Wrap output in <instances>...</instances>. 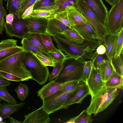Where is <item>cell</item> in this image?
Listing matches in <instances>:
<instances>
[{
	"label": "cell",
	"instance_id": "6da1fadb",
	"mask_svg": "<svg viewBox=\"0 0 123 123\" xmlns=\"http://www.w3.org/2000/svg\"><path fill=\"white\" fill-rule=\"evenodd\" d=\"M52 37L58 49L64 52L68 57L75 59L90 60L93 53L100 45L98 41L92 38L84 39L82 43H75L64 33L56 34Z\"/></svg>",
	"mask_w": 123,
	"mask_h": 123
},
{
	"label": "cell",
	"instance_id": "4fadbf2b",
	"mask_svg": "<svg viewBox=\"0 0 123 123\" xmlns=\"http://www.w3.org/2000/svg\"><path fill=\"white\" fill-rule=\"evenodd\" d=\"M83 0L94 12L102 23L105 25L108 11L102 0Z\"/></svg>",
	"mask_w": 123,
	"mask_h": 123
},
{
	"label": "cell",
	"instance_id": "8d00e7d4",
	"mask_svg": "<svg viewBox=\"0 0 123 123\" xmlns=\"http://www.w3.org/2000/svg\"><path fill=\"white\" fill-rule=\"evenodd\" d=\"M55 14L50 11H43L39 9L33 10L30 15V17H37L45 18L49 19L54 18Z\"/></svg>",
	"mask_w": 123,
	"mask_h": 123
},
{
	"label": "cell",
	"instance_id": "603a6c76",
	"mask_svg": "<svg viewBox=\"0 0 123 123\" xmlns=\"http://www.w3.org/2000/svg\"><path fill=\"white\" fill-rule=\"evenodd\" d=\"M77 0H55L52 6L51 12L55 14L66 10L68 6H74L76 7Z\"/></svg>",
	"mask_w": 123,
	"mask_h": 123
},
{
	"label": "cell",
	"instance_id": "7dc6e473",
	"mask_svg": "<svg viewBox=\"0 0 123 123\" xmlns=\"http://www.w3.org/2000/svg\"><path fill=\"white\" fill-rule=\"evenodd\" d=\"M63 62H56L53 70L49 77L48 79L49 81H51L57 76L62 68Z\"/></svg>",
	"mask_w": 123,
	"mask_h": 123
},
{
	"label": "cell",
	"instance_id": "52a82bcc",
	"mask_svg": "<svg viewBox=\"0 0 123 123\" xmlns=\"http://www.w3.org/2000/svg\"><path fill=\"white\" fill-rule=\"evenodd\" d=\"M78 86L71 91L62 94L59 91L53 94L43 98L42 99V106L49 114L60 110L63 104L75 91Z\"/></svg>",
	"mask_w": 123,
	"mask_h": 123
},
{
	"label": "cell",
	"instance_id": "f907efd6",
	"mask_svg": "<svg viewBox=\"0 0 123 123\" xmlns=\"http://www.w3.org/2000/svg\"><path fill=\"white\" fill-rule=\"evenodd\" d=\"M96 51L98 54L102 55L105 53L106 49L104 46L103 44H101L98 46Z\"/></svg>",
	"mask_w": 123,
	"mask_h": 123
},
{
	"label": "cell",
	"instance_id": "9f6ffc18",
	"mask_svg": "<svg viewBox=\"0 0 123 123\" xmlns=\"http://www.w3.org/2000/svg\"><path fill=\"white\" fill-rule=\"evenodd\" d=\"M3 119L2 117L0 116V123H6V122H3Z\"/></svg>",
	"mask_w": 123,
	"mask_h": 123
},
{
	"label": "cell",
	"instance_id": "e575fe53",
	"mask_svg": "<svg viewBox=\"0 0 123 123\" xmlns=\"http://www.w3.org/2000/svg\"><path fill=\"white\" fill-rule=\"evenodd\" d=\"M90 60L92 66L95 68H98L101 63L108 60L105 53L102 55L99 54L96 51L93 53Z\"/></svg>",
	"mask_w": 123,
	"mask_h": 123
},
{
	"label": "cell",
	"instance_id": "ab89813d",
	"mask_svg": "<svg viewBox=\"0 0 123 123\" xmlns=\"http://www.w3.org/2000/svg\"><path fill=\"white\" fill-rule=\"evenodd\" d=\"M39 60L41 63L46 66H50L54 67L56 62L53 59L44 55L33 54Z\"/></svg>",
	"mask_w": 123,
	"mask_h": 123
},
{
	"label": "cell",
	"instance_id": "4316f807",
	"mask_svg": "<svg viewBox=\"0 0 123 123\" xmlns=\"http://www.w3.org/2000/svg\"><path fill=\"white\" fill-rule=\"evenodd\" d=\"M26 0H7L6 8L9 13H12L14 19L18 18L17 12L19 8Z\"/></svg>",
	"mask_w": 123,
	"mask_h": 123
},
{
	"label": "cell",
	"instance_id": "44dd1931",
	"mask_svg": "<svg viewBox=\"0 0 123 123\" xmlns=\"http://www.w3.org/2000/svg\"><path fill=\"white\" fill-rule=\"evenodd\" d=\"M98 68L101 79L104 82L108 80L116 72L112 65L108 60L101 63Z\"/></svg>",
	"mask_w": 123,
	"mask_h": 123
},
{
	"label": "cell",
	"instance_id": "4dcf8cb0",
	"mask_svg": "<svg viewBox=\"0 0 123 123\" xmlns=\"http://www.w3.org/2000/svg\"><path fill=\"white\" fill-rule=\"evenodd\" d=\"M55 0H41L34 3L33 10L39 9L51 12Z\"/></svg>",
	"mask_w": 123,
	"mask_h": 123
},
{
	"label": "cell",
	"instance_id": "5bb4252c",
	"mask_svg": "<svg viewBox=\"0 0 123 123\" xmlns=\"http://www.w3.org/2000/svg\"><path fill=\"white\" fill-rule=\"evenodd\" d=\"M69 81L59 82L54 80H51L38 90L37 92V96L42 99L51 96L62 89Z\"/></svg>",
	"mask_w": 123,
	"mask_h": 123
},
{
	"label": "cell",
	"instance_id": "ba28073f",
	"mask_svg": "<svg viewBox=\"0 0 123 123\" xmlns=\"http://www.w3.org/2000/svg\"><path fill=\"white\" fill-rule=\"evenodd\" d=\"M27 19L14 18L11 24L5 22L4 27L6 34L11 37H15L20 39L23 38L29 33L27 26Z\"/></svg>",
	"mask_w": 123,
	"mask_h": 123
},
{
	"label": "cell",
	"instance_id": "83f0119b",
	"mask_svg": "<svg viewBox=\"0 0 123 123\" xmlns=\"http://www.w3.org/2000/svg\"><path fill=\"white\" fill-rule=\"evenodd\" d=\"M91 115L88 114L86 110H84L77 116L71 118L66 123H89L92 121Z\"/></svg>",
	"mask_w": 123,
	"mask_h": 123
},
{
	"label": "cell",
	"instance_id": "1f68e13d",
	"mask_svg": "<svg viewBox=\"0 0 123 123\" xmlns=\"http://www.w3.org/2000/svg\"><path fill=\"white\" fill-rule=\"evenodd\" d=\"M112 64L116 72L123 77V52L120 55L116 58L113 57L112 59Z\"/></svg>",
	"mask_w": 123,
	"mask_h": 123
},
{
	"label": "cell",
	"instance_id": "c3c4849f",
	"mask_svg": "<svg viewBox=\"0 0 123 123\" xmlns=\"http://www.w3.org/2000/svg\"><path fill=\"white\" fill-rule=\"evenodd\" d=\"M0 76L7 80L19 82L23 81L21 78L11 74L0 71Z\"/></svg>",
	"mask_w": 123,
	"mask_h": 123
},
{
	"label": "cell",
	"instance_id": "484cf974",
	"mask_svg": "<svg viewBox=\"0 0 123 123\" xmlns=\"http://www.w3.org/2000/svg\"><path fill=\"white\" fill-rule=\"evenodd\" d=\"M107 88L105 100L100 108L99 113L102 111L106 108L112 103L118 94L117 88Z\"/></svg>",
	"mask_w": 123,
	"mask_h": 123
},
{
	"label": "cell",
	"instance_id": "f35d334b",
	"mask_svg": "<svg viewBox=\"0 0 123 123\" xmlns=\"http://www.w3.org/2000/svg\"><path fill=\"white\" fill-rule=\"evenodd\" d=\"M54 18L71 29H73L68 20V12L66 10L56 13L55 14Z\"/></svg>",
	"mask_w": 123,
	"mask_h": 123
},
{
	"label": "cell",
	"instance_id": "9c48e42d",
	"mask_svg": "<svg viewBox=\"0 0 123 123\" xmlns=\"http://www.w3.org/2000/svg\"><path fill=\"white\" fill-rule=\"evenodd\" d=\"M90 93L86 82L80 81L77 89L71 96L63 104L60 110L67 108L73 104L81 103L83 99Z\"/></svg>",
	"mask_w": 123,
	"mask_h": 123
},
{
	"label": "cell",
	"instance_id": "681fc988",
	"mask_svg": "<svg viewBox=\"0 0 123 123\" xmlns=\"http://www.w3.org/2000/svg\"><path fill=\"white\" fill-rule=\"evenodd\" d=\"M34 4L27 8L23 13L21 18L23 20L27 19L29 18L30 15L32 13L33 9Z\"/></svg>",
	"mask_w": 123,
	"mask_h": 123
},
{
	"label": "cell",
	"instance_id": "816d5d0a",
	"mask_svg": "<svg viewBox=\"0 0 123 123\" xmlns=\"http://www.w3.org/2000/svg\"><path fill=\"white\" fill-rule=\"evenodd\" d=\"M6 22L7 24H11L14 18V15L12 13H9L6 15Z\"/></svg>",
	"mask_w": 123,
	"mask_h": 123
},
{
	"label": "cell",
	"instance_id": "7402d4cb",
	"mask_svg": "<svg viewBox=\"0 0 123 123\" xmlns=\"http://www.w3.org/2000/svg\"><path fill=\"white\" fill-rule=\"evenodd\" d=\"M21 44L22 45L21 47L24 51L33 54L44 55L53 59L49 54L43 52L25 38H22Z\"/></svg>",
	"mask_w": 123,
	"mask_h": 123
},
{
	"label": "cell",
	"instance_id": "7bdbcfd3",
	"mask_svg": "<svg viewBox=\"0 0 123 123\" xmlns=\"http://www.w3.org/2000/svg\"><path fill=\"white\" fill-rule=\"evenodd\" d=\"M3 0H0V35L4 31V25L5 22L4 17L6 15V10L3 5Z\"/></svg>",
	"mask_w": 123,
	"mask_h": 123
},
{
	"label": "cell",
	"instance_id": "ffe728a7",
	"mask_svg": "<svg viewBox=\"0 0 123 123\" xmlns=\"http://www.w3.org/2000/svg\"><path fill=\"white\" fill-rule=\"evenodd\" d=\"M25 103V102L16 104H9L5 102L0 103V116L3 119L8 118L11 114L18 111Z\"/></svg>",
	"mask_w": 123,
	"mask_h": 123
},
{
	"label": "cell",
	"instance_id": "cb8c5ba5",
	"mask_svg": "<svg viewBox=\"0 0 123 123\" xmlns=\"http://www.w3.org/2000/svg\"><path fill=\"white\" fill-rule=\"evenodd\" d=\"M123 77L116 72L105 82L104 86L108 88H116L123 89Z\"/></svg>",
	"mask_w": 123,
	"mask_h": 123
},
{
	"label": "cell",
	"instance_id": "30bf717a",
	"mask_svg": "<svg viewBox=\"0 0 123 123\" xmlns=\"http://www.w3.org/2000/svg\"><path fill=\"white\" fill-rule=\"evenodd\" d=\"M86 83L89 90L91 97L97 94L105 85L98 68L92 66L90 75Z\"/></svg>",
	"mask_w": 123,
	"mask_h": 123
},
{
	"label": "cell",
	"instance_id": "91938a15",
	"mask_svg": "<svg viewBox=\"0 0 123 123\" xmlns=\"http://www.w3.org/2000/svg\"><path fill=\"white\" fill-rule=\"evenodd\" d=\"M5 0V1H6V0Z\"/></svg>",
	"mask_w": 123,
	"mask_h": 123
},
{
	"label": "cell",
	"instance_id": "60d3db41",
	"mask_svg": "<svg viewBox=\"0 0 123 123\" xmlns=\"http://www.w3.org/2000/svg\"><path fill=\"white\" fill-rule=\"evenodd\" d=\"M18 41L12 39L3 40L0 43V51L16 47Z\"/></svg>",
	"mask_w": 123,
	"mask_h": 123
},
{
	"label": "cell",
	"instance_id": "f546056e",
	"mask_svg": "<svg viewBox=\"0 0 123 123\" xmlns=\"http://www.w3.org/2000/svg\"><path fill=\"white\" fill-rule=\"evenodd\" d=\"M40 35L43 44L49 52H54L58 50L53 43L51 35L47 33Z\"/></svg>",
	"mask_w": 123,
	"mask_h": 123
},
{
	"label": "cell",
	"instance_id": "7c38bea8",
	"mask_svg": "<svg viewBox=\"0 0 123 123\" xmlns=\"http://www.w3.org/2000/svg\"><path fill=\"white\" fill-rule=\"evenodd\" d=\"M107 88L104 86L95 95L91 97L90 105L86 110L91 115H95L99 113V111L105 99Z\"/></svg>",
	"mask_w": 123,
	"mask_h": 123
},
{
	"label": "cell",
	"instance_id": "9a60e30c",
	"mask_svg": "<svg viewBox=\"0 0 123 123\" xmlns=\"http://www.w3.org/2000/svg\"><path fill=\"white\" fill-rule=\"evenodd\" d=\"M49 114L42 106L35 111L24 116L23 123H47L50 121Z\"/></svg>",
	"mask_w": 123,
	"mask_h": 123
},
{
	"label": "cell",
	"instance_id": "d6a6232c",
	"mask_svg": "<svg viewBox=\"0 0 123 123\" xmlns=\"http://www.w3.org/2000/svg\"><path fill=\"white\" fill-rule=\"evenodd\" d=\"M23 50L22 47L17 46L0 51V62L13 54Z\"/></svg>",
	"mask_w": 123,
	"mask_h": 123
},
{
	"label": "cell",
	"instance_id": "836d02e7",
	"mask_svg": "<svg viewBox=\"0 0 123 123\" xmlns=\"http://www.w3.org/2000/svg\"><path fill=\"white\" fill-rule=\"evenodd\" d=\"M0 98L8 103L16 104L17 101L9 93L6 86L0 87Z\"/></svg>",
	"mask_w": 123,
	"mask_h": 123
},
{
	"label": "cell",
	"instance_id": "8fae6325",
	"mask_svg": "<svg viewBox=\"0 0 123 123\" xmlns=\"http://www.w3.org/2000/svg\"><path fill=\"white\" fill-rule=\"evenodd\" d=\"M49 19L45 18L30 17L27 19V26L29 33L39 34L47 33Z\"/></svg>",
	"mask_w": 123,
	"mask_h": 123
},
{
	"label": "cell",
	"instance_id": "d4e9b609",
	"mask_svg": "<svg viewBox=\"0 0 123 123\" xmlns=\"http://www.w3.org/2000/svg\"><path fill=\"white\" fill-rule=\"evenodd\" d=\"M24 37L44 52L49 54V51L42 42L39 34L28 33Z\"/></svg>",
	"mask_w": 123,
	"mask_h": 123
},
{
	"label": "cell",
	"instance_id": "f1b7e54d",
	"mask_svg": "<svg viewBox=\"0 0 123 123\" xmlns=\"http://www.w3.org/2000/svg\"><path fill=\"white\" fill-rule=\"evenodd\" d=\"M14 90L17 94L18 98L22 101L27 97L30 91L28 86L22 82L19 83L14 89Z\"/></svg>",
	"mask_w": 123,
	"mask_h": 123
},
{
	"label": "cell",
	"instance_id": "db71d44e",
	"mask_svg": "<svg viewBox=\"0 0 123 123\" xmlns=\"http://www.w3.org/2000/svg\"><path fill=\"white\" fill-rule=\"evenodd\" d=\"M119 0H105V1L108 3L109 5L111 6H112Z\"/></svg>",
	"mask_w": 123,
	"mask_h": 123
},
{
	"label": "cell",
	"instance_id": "bcb514c9",
	"mask_svg": "<svg viewBox=\"0 0 123 123\" xmlns=\"http://www.w3.org/2000/svg\"><path fill=\"white\" fill-rule=\"evenodd\" d=\"M92 67L91 61L87 60L85 62L83 71V78L86 82L90 74Z\"/></svg>",
	"mask_w": 123,
	"mask_h": 123
},
{
	"label": "cell",
	"instance_id": "ac0fdd59",
	"mask_svg": "<svg viewBox=\"0 0 123 123\" xmlns=\"http://www.w3.org/2000/svg\"><path fill=\"white\" fill-rule=\"evenodd\" d=\"M118 35V32L114 34H109L105 38L103 43L106 49L105 53L112 64V59L114 55Z\"/></svg>",
	"mask_w": 123,
	"mask_h": 123
},
{
	"label": "cell",
	"instance_id": "ee69618b",
	"mask_svg": "<svg viewBox=\"0 0 123 123\" xmlns=\"http://www.w3.org/2000/svg\"><path fill=\"white\" fill-rule=\"evenodd\" d=\"M48 54L56 62H63L67 57L62 51L58 49L54 52H49Z\"/></svg>",
	"mask_w": 123,
	"mask_h": 123
},
{
	"label": "cell",
	"instance_id": "f6af8a7d",
	"mask_svg": "<svg viewBox=\"0 0 123 123\" xmlns=\"http://www.w3.org/2000/svg\"><path fill=\"white\" fill-rule=\"evenodd\" d=\"M36 0H26L19 8L17 12L18 18H21V16L25 10L28 7L34 4Z\"/></svg>",
	"mask_w": 123,
	"mask_h": 123
},
{
	"label": "cell",
	"instance_id": "f5cc1de1",
	"mask_svg": "<svg viewBox=\"0 0 123 123\" xmlns=\"http://www.w3.org/2000/svg\"><path fill=\"white\" fill-rule=\"evenodd\" d=\"M11 83V82L6 81L0 76V87L9 86Z\"/></svg>",
	"mask_w": 123,
	"mask_h": 123
},
{
	"label": "cell",
	"instance_id": "d6986e66",
	"mask_svg": "<svg viewBox=\"0 0 123 123\" xmlns=\"http://www.w3.org/2000/svg\"><path fill=\"white\" fill-rule=\"evenodd\" d=\"M71 28L55 18L49 19L46 32L51 36L55 34L63 33L66 30Z\"/></svg>",
	"mask_w": 123,
	"mask_h": 123
},
{
	"label": "cell",
	"instance_id": "7a4b0ae2",
	"mask_svg": "<svg viewBox=\"0 0 123 123\" xmlns=\"http://www.w3.org/2000/svg\"><path fill=\"white\" fill-rule=\"evenodd\" d=\"M86 59L67 57L63 61L62 68L56 79L57 82L72 80L84 81L83 71Z\"/></svg>",
	"mask_w": 123,
	"mask_h": 123
},
{
	"label": "cell",
	"instance_id": "74e56055",
	"mask_svg": "<svg viewBox=\"0 0 123 123\" xmlns=\"http://www.w3.org/2000/svg\"><path fill=\"white\" fill-rule=\"evenodd\" d=\"M119 35L116 45L113 57L116 58L119 56L123 52V27L118 32Z\"/></svg>",
	"mask_w": 123,
	"mask_h": 123
},
{
	"label": "cell",
	"instance_id": "3957f363",
	"mask_svg": "<svg viewBox=\"0 0 123 123\" xmlns=\"http://www.w3.org/2000/svg\"><path fill=\"white\" fill-rule=\"evenodd\" d=\"M26 52L23 50L17 53L0 62V71L18 77L23 81L32 79L30 72L23 62Z\"/></svg>",
	"mask_w": 123,
	"mask_h": 123
},
{
	"label": "cell",
	"instance_id": "277c9868",
	"mask_svg": "<svg viewBox=\"0 0 123 123\" xmlns=\"http://www.w3.org/2000/svg\"><path fill=\"white\" fill-rule=\"evenodd\" d=\"M23 62L30 72L32 79L40 85L47 82L50 75L49 68L42 64L33 53L26 51Z\"/></svg>",
	"mask_w": 123,
	"mask_h": 123
},
{
	"label": "cell",
	"instance_id": "680465c9",
	"mask_svg": "<svg viewBox=\"0 0 123 123\" xmlns=\"http://www.w3.org/2000/svg\"><path fill=\"white\" fill-rule=\"evenodd\" d=\"M2 100L0 98V103L2 101Z\"/></svg>",
	"mask_w": 123,
	"mask_h": 123
},
{
	"label": "cell",
	"instance_id": "d590c367",
	"mask_svg": "<svg viewBox=\"0 0 123 123\" xmlns=\"http://www.w3.org/2000/svg\"><path fill=\"white\" fill-rule=\"evenodd\" d=\"M66 34L71 40L76 43L83 42L84 38L75 30L71 29L65 31L63 33Z\"/></svg>",
	"mask_w": 123,
	"mask_h": 123
},
{
	"label": "cell",
	"instance_id": "11a10c76",
	"mask_svg": "<svg viewBox=\"0 0 123 123\" xmlns=\"http://www.w3.org/2000/svg\"><path fill=\"white\" fill-rule=\"evenodd\" d=\"M10 121V123H21L22 122H20L13 118L12 117H9L8 118Z\"/></svg>",
	"mask_w": 123,
	"mask_h": 123
},
{
	"label": "cell",
	"instance_id": "e0dca14e",
	"mask_svg": "<svg viewBox=\"0 0 123 123\" xmlns=\"http://www.w3.org/2000/svg\"><path fill=\"white\" fill-rule=\"evenodd\" d=\"M66 10L68 12V20L72 26H73L87 23V21L77 8L74 6H67Z\"/></svg>",
	"mask_w": 123,
	"mask_h": 123
},
{
	"label": "cell",
	"instance_id": "5b68a950",
	"mask_svg": "<svg viewBox=\"0 0 123 123\" xmlns=\"http://www.w3.org/2000/svg\"><path fill=\"white\" fill-rule=\"evenodd\" d=\"M76 7L98 36L105 38L109 34L105 26L102 23L83 0H77Z\"/></svg>",
	"mask_w": 123,
	"mask_h": 123
},
{
	"label": "cell",
	"instance_id": "2e32d148",
	"mask_svg": "<svg viewBox=\"0 0 123 123\" xmlns=\"http://www.w3.org/2000/svg\"><path fill=\"white\" fill-rule=\"evenodd\" d=\"M76 31L84 38H92L96 40L100 44H103L105 38L98 36L91 26L88 22L84 24L73 26Z\"/></svg>",
	"mask_w": 123,
	"mask_h": 123
},
{
	"label": "cell",
	"instance_id": "b9f144b4",
	"mask_svg": "<svg viewBox=\"0 0 123 123\" xmlns=\"http://www.w3.org/2000/svg\"><path fill=\"white\" fill-rule=\"evenodd\" d=\"M80 82L76 80L69 81L59 91L62 94L71 91L76 88Z\"/></svg>",
	"mask_w": 123,
	"mask_h": 123
},
{
	"label": "cell",
	"instance_id": "8992f818",
	"mask_svg": "<svg viewBox=\"0 0 123 123\" xmlns=\"http://www.w3.org/2000/svg\"><path fill=\"white\" fill-rule=\"evenodd\" d=\"M105 25L110 34L118 33L123 27V0H119L108 11Z\"/></svg>",
	"mask_w": 123,
	"mask_h": 123
},
{
	"label": "cell",
	"instance_id": "6f0895ef",
	"mask_svg": "<svg viewBox=\"0 0 123 123\" xmlns=\"http://www.w3.org/2000/svg\"><path fill=\"white\" fill-rule=\"evenodd\" d=\"M41 0H36L35 2L34 3H36L37 2L40 1Z\"/></svg>",
	"mask_w": 123,
	"mask_h": 123
}]
</instances>
